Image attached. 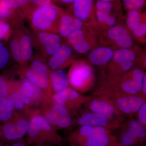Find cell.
Segmentation results:
<instances>
[{"mask_svg": "<svg viewBox=\"0 0 146 146\" xmlns=\"http://www.w3.org/2000/svg\"><path fill=\"white\" fill-rule=\"evenodd\" d=\"M63 9L57 5L47 7L34 6L27 18L34 32L58 33L59 21Z\"/></svg>", "mask_w": 146, "mask_h": 146, "instance_id": "1", "label": "cell"}, {"mask_svg": "<svg viewBox=\"0 0 146 146\" xmlns=\"http://www.w3.org/2000/svg\"><path fill=\"white\" fill-rule=\"evenodd\" d=\"M144 75L140 68H133L119 78L106 82L99 90L123 95H141Z\"/></svg>", "mask_w": 146, "mask_h": 146, "instance_id": "2", "label": "cell"}, {"mask_svg": "<svg viewBox=\"0 0 146 146\" xmlns=\"http://www.w3.org/2000/svg\"><path fill=\"white\" fill-rule=\"evenodd\" d=\"M27 133L29 144L59 145L62 143L61 137L42 115H35L31 118Z\"/></svg>", "mask_w": 146, "mask_h": 146, "instance_id": "3", "label": "cell"}, {"mask_svg": "<svg viewBox=\"0 0 146 146\" xmlns=\"http://www.w3.org/2000/svg\"><path fill=\"white\" fill-rule=\"evenodd\" d=\"M68 76L70 84L77 91L86 92L94 85V71L90 65L82 60L73 63Z\"/></svg>", "mask_w": 146, "mask_h": 146, "instance_id": "4", "label": "cell"}, {"mask_svg": "<svg viewBox=\"0 0 146 146\" xmlns=\"http://www.w3.org/2000/svg\"><path fill=\"white\" fill-rule=\"evenodd\" d=\"M117 138L111 135L108 129L94 127V130L87 134H80L76 131L69 138L71 146H106Z\"/></svg>", "mask_w": 146, "mask_h": 146, "instance_id": "5", "label": "cell"}, {"mask_svg": "<svg viewBox=\"0 0 146 146\" xmlns=\"http://www.w3.org/2000/svg\"><path fill=\"white\" fill-rule=\"evenodd\" d=\"M110 99L123 115L131 116L138 113L146 99L141 95H127L103 91L96 93Z\"/></svg>", "mask_w": 146, "mask_h": 146, "instance_id": "6", "label": "cell"}, {"mask_svg": "<svg viewBox=\"0 0 146 146\" xmlns=\"http://www.w3.org/2000/svg\"><path fill=\"white\" fill-rule=\"evenodd\" d=\"M96 95V97H91L85 103L89 110L104 115L117 127H119L123 120V115L108 98L102 95Z\"/></svg>", "mask_w": 146, "mask_h": 146, "instance_id": "7", "label": "cell"}, {"mask_svg": "<svg viewBox=\"0 0 146 146\" xmlns=\"http://www.w3.org/2000/svg\"><path fill=\"white\" fill-rule=\"evenodd\" d=\"M34 46L44 57H50L64 44L58 33L47 32H34L32 34Z\"/></svg>", "mask_w": 146, "mask_h": 146, "instance_id": "8", "label": "cell"}, {"mask_svg": "<svg viewBox=\"0 0 146 146\" xmlns=\"http://www.w3.org/2000/svg\"><path fill=\"white\" fill-rule=\"evenodd\" d=\"M52 102L66 108L70 112L74 111L89 100L90 97L84 96L73 88L68 87L56 92L52 96Z\"/></svg>", "mask_w": 146, "mask_h": 146, "instance_id": "9", "label": "cell"}, {"mask_svg": "<svg viewBox=\"0 0 146 146\" xmlns=\"http://www.w3.org/2000/svg\"><path fill=\"white\" fill-rule=\"evenodd\" d=\"M48 107L44 110L42 116L50 124L59 128L70 126L72 120L66 108L55 103Z\"/></svg>", "mask_w": 146, "mask_h": 146, "instance_id": "10", "label": "cell"}, {"mask_svg": "<svg viewBox=\"0 0 146 146\" xmlns=\"http://www.w3.org/2000/svg\"><path fill=\"white\" fill-rule=\"evenodd\" d=\"M5 122L2 128V134L6 140L15 141L21 139L28 132L29 122L23 117L15 116Z\"/></svg>", "mask_w": 146, "mask_h": 146, "instance_id": "11", "label": "cell"}, {"mask_svg": "<svg viewBox=\"0 0 146 146\" xmlns=\"http://www.w3.org/2000/svg\"><path fill=\"white\" fill-rule=\"evenodd\" d=\"M85 27L73 32L66 38L68 44L80 54H84L91 50L93 43L91 42L89 29Z\"/></svg>", "mask_w": 146, "mask_h": 146, "instance_id": "12", "label": "cell"}, {"mask_svg": "<svg viewBox=\"0 0 146 146\" xmlns=\"http://www.w3.org/2000/svg\"><path fill=\"white\" fill-rule=\"evenodd\" d=\"M106 35L109 41L120 48H130L133 40L128 31L121 25H115L107 29Z\"/></svg>", "mask_w": 146, "mask_h": 146, "instance_id": "13", "label": "cell"}, {"mask_svg": "<svg viewBox=\"0 0 146 146\" xmlns=\"http://www.w3.org/2000/svg\"><path fill=\"white\" fill-rule=\"evenodd\" d=\"M82 21L75 18L67 10L63 9L58 29V34L66 39L73 32L80 29L84 27Z\"/></svg>", "mask_w": 146, "mask_h": 146, "instance_id": "14", "label": "cell"}, {"mask_svg": "<svg viewBox=\"0 0 146 146\" xmlns=\"http://www.w3.org/2000/svg\"><path fill=\"white\" fill-rule=\"evenodd\" d=\"M94 10V0H74L67 10L84 23L92 18Z\"/></svg>", "mask_w": 146, "mask_h": 146, "instance_id": "15", "label": "cell"}, {"mask_svg": "<svg viewBox=\"0 0 146 146\" xmlns=\"http://www.w3.org/2000/svg\"><path fill=\"white\" fill-rule=\"evenodd\" d=\"M72 47L64 43L54 54L50 56L48 66L51 71L62 70L72 60Z\"/></svg>", "mask_w": 146, "mask_h": 146, "instance_id": "16", "label": "cell"}, {"mask_svg": "<svg viewBox=\"0 0 146 146\" xmlns=\"http://www.w3.org/2000/svg\"><path fill=\"white\" fill-rule=\"evenodd\" d=\"M21 50V66L23 69L29 61L32 59L33 54V45L32 35L30 34L25 28L22 26L18 30Z\"/></svg>", "mask_w": 146, "mask_h": 146, "instance_id": "17", "label": "cell"}, {"mask_svg": "<svg viewBox=\"0 0 146 146\" xmlns=\"http://www.w3.org/2000/svg\"><path fill=\"white\" fill-rule=\"evenodd\" d=\"M77 123L80 126L102 127L108 129L118 128L104 115L92 112L82 115L78 119Z\"/></svg>", "mask_w": 146, "mask_h": 146, "instance_id": "18", "label": "cell"}, {"mask_svg": "<svg viewBox=\"0 0 146 146\" xmlns=\"http://www.w3.org/2000/svg\"><path fill=\"white\" fill-rule=\"evenodd\" d=\"M114 51L109 47L101 46L94 49L89 53V61L96 66L106 65L112 60Z\"/></svg>", "mask_w": 146, "mask_h": 146, "instance_id": "19", "label": "cell"}, {"mask_svg": "<svg viewBox=\"0 0 146 146\" xmlns=\"http://www.w3.org/2000/svg\"><path fill=\"white\" fill-rule=\"evenodd\" d=\"M5 6L13 9L19 17L27 18L34 6L29 0H0Z\"/></svg>", "mask_w": 146, "mask_h": 146, "instance_id": "20", "label": "cell"}, {"mask_svg": "<svg viewBox=\"0 0 146 146\" xmlns=\"http://www.w3.org/2000/svg\"><path fill=\"white\" fill-rule=\"evenodd\" d=\"M49 79L51 89L56 93L67 89L70 84L68 75L62 70L51 71Z\"/></svg>", "mask_w": 146, "mask_h": 146, "instance_id": "21", "label": "cell"}, {"mask_svg": "<svg viewBox=\"0 0 146 146\" xmlns=\"http://www.w3.org/2000/svg\"><path fill=\"white\" fill-rule=\"evenodd\" d=\"M26 78L35 84L42 90L51 91L49 77L36 72L29 68L23 69Z\"/></svg>", "mask_w": 146, "mask_h": 146, "instance_id": "22", "label": "cell"}, {"mask_svg": "<svg viewBox=\"0 0 146 146\" xmlns=\"http://www.w3.org/2000/svg\"><path fill=\"white\" fill-rule=\"evenodd\" d=\"M141 145L146 142V127L138 119H130L124 125Z\"/></svg>", "mask_w": 146, "mask_h": 146, "instance_id": "23", "label": "cell"}, {"mask_svg": "<svg viewBox=\"0 0 146 146\" xmlns=\"http://www.w3.org/2000/svg\"><path fill=\"white\" fill-rule=\"evenodd\" d=\"M136 58V54L129 48H120L114 51L111 61L112 64L119 65L123 63L133 62Z\"/></svg>", "mask_w": 146, "mask_h": 146, "instance_id": "24", "label": "cell"}, {"mask_svg": "<svg viewBox=\"0 0 146 146\" xmlns=\"http://www.w3.org/2000/svg\"><path fill=\"white\" fill-rule=\"evenodd\" d=\"M91 18H94V21L98 23L100 25L104 27L107 29L115 26L117 22V19L115 15L102 12L95 8Z\"/></svg>", "mask_w": 146, "mask_h": 146, "instance_id": "25", "label": "cell"}, {"mask_svg": "<svg viewBox=\"0 0 146 146\" xmlns=\"http://www.w3.org/2000/svg\"><path fill=\"white\" fill-rule=\"evenodd\" d=\"M14 108L11 102L6 98H0V120L9 121L13 117Z\"/></svg>", "mask_w": 146, "mask_h": 146, "instance_id": "26", "label": "cell"}, {"mask_svg": "<svg viewBox=\"0 0 146 146\" xmlns=\"http://www.w3.org/2000/svg\"><path fill=\"white\" fill-rule=\"evenodd\" d=\"M95 9L104 13H109L115 15L116 13L121 12V5L115 3L106 2L98 0L94 6Z\"/></svg>", "mask_w": 146, "mask_h": 146, "instance_id": "27", "label": "cell"}, {"mask_svg": "<svg viewBox=\"0 0 146 146\" xmlns=\"http://www.w3.org/2000/svg\"><path fill=\"white\" fill-rule=\"evenodd\" d=\"M117 141L121 146H136L141 145L125 125L120 133L119 140Z\"/></svg>", "mask_w": 146, "mask_h": 146, "instance_id": "28", "label": "cell"}, {"mask_svg": "<svg viewBox=\"0 0 146 146\" xmlns=\"http://www.w3.org/2000/svg\"><path fill=\"white\" fill-rule=\"evenodd\" d=\"M29 68L33 71L43 75L49 77L50 70L43 58L37 55L32 59Z\"/></svg>", "mask_w": 146, "mask_h": 146, "instance_id": "29", "label": "cell"}, {"mask_svg": "<svg viewBox=\"0 0 146 146\" xmlns=\"http://www.w3.org/2000/svg\"><path fill=\"white\" fill-rule=\"evenodd\" d=\"M20 83L18 82L15 88L11 92L7 98L11 102L14 109L18 110H23L25 109L27 106L23 101V98L19 91Z\"/></svg>", "mask_w": 146, "mask_h": 146, "instance_id": "30", "label": "cell"}, {"mask_svg": "<svg viewBox=\"0 0 146 146\" xmlns=\"http://www.w3.org/2000/svg\"><path fill=\"white\" fill-rule=\"evenodd\" d=\"M10 48L13 59L21 65V50L20 36L18 30L17 31L10 42Z\"/></svg>", "mask_w": 146, "mask_h": 146, "instance_id": "31", "label": "cell"}, {"mask_svg": "<svg viewBox=\"0 0 146 146\" xmlns=\"http://www.w3.org/2000/svg\"><path fill=\"white\" fill-rule=\"evenodd\" d=\"M142 16L140 10L127 11L126 17V22L128 29L129 30L133 31L141 21Z\"/></svg>", "mask_w": 146, "mask_h": 146, "instance_id": "32", "label": "cell"}, {"mask_svg": "<svg viewBox=\"0 0 146 146\" xmlns=\"http://www.w3.org/2000/svg\"><path fill=\"white\" fill-rule=\"evenodd\" d=\"M36 85L27 78L20 83L19 88L20 92L24 97L31 100V103L34 95Z\"/></svg>", "mask_w": 146, "mask_h": 146, "instance_id": "33", "label": "cell"}, {"mask_svg": "<svg viewBox=\"0 0 146 146\" xmlns=\"http://www.w3.org/2000/svg\"><path fill=\"white\" fill-rule=\"evenodd\" d=\"M16 82L9 81L0 76V98H7L15 87Z\"/></svg>", "mask_w": 146, "mask_h": 146, "instance_id": "34", "label": "cell"}, {"mask_svg": "<svg viewBox=\"0 0 146 146\" xmlns=\"http://www.w3.org/2000/svg\"><path fill=\"white\" fill-rule=\"evenodd\" d=\"M123 4L127 11L140 10L146 5V0H129Z\"/></svg>", "mask_w": 146, "mask_h": 146, "instance_id": "35", "label": "cell"}, {"mask_svg": "<svg viewBox=\"0 0 146 146\" xmlns=\"http://www.w3.org/2000/svg\"><path fill=\"white\" fill-rule=\"evenodd\" d=\"M142 18L143 16L139 23L132 31L133 35L138 38H142L146 35V22Z\"/></svg>", "mask_w": 146, "mask_h": 146, "instance_id": "36", "label": "cell"}, {"mask_svg": "<svg viewBox=\"0 0 146 146\" xmlns=\"http://www.w3.org/2000/svg\"><path fill=\"white\" fill-rule=\"evenodd\" d=\"M10 26L3 21H0V40L7 39L10 36Z\"/></svg>", "mask_w": 146, "mask_h": 146, "instance_id": "37", "label": "cell"}, {"mask_svg": "<svg viewBox=\"0 0 146 146\" xmlns=\"http://www.w3.org/2000/svg\"><path fill=\"white\" fill-rule=\"evenodd\" d=\"M13 16H18L13 9L5 6L0 2V19H7Z\"/></svg>", "mask_w": 146, "mask_h": 146, "instance_id": "38", "label": "cell"}, {"mask_svg": "<svg viewBox=\"0 0 146 146\" xmlns=\"http://www.w3.org/2000/svg\"><path fill=\"white\" fill-rule=\"evenodd\" d=\"M9 59V54L6 48L4 47L2 51L0 52V69L5 67Z\"/></svg>", "mask_w": 146, "mask_h": 146, "instance_id": "39", "label": "cell"}, {"mask_svg": "<svg viewBox=\"0 0 146 146\" xmlns=\"http://www.w3.org/2000/svg\"><path fill=\"white\" fill-rule=\"evenodd\" d=\"M137 115L138 121L146 127V102L139 110Z\"/></svg>", "mask_w": 146, "mask_h": 146, "instance_id": "40", "label": "cell"}, {"mask_svg": "<svg viewBox=\"0 0 146 146\" xmlns=\"http://www.w3.org/2000/svg\"><path fill=\"white\" fill-rule=\"evenodd\" d=\"M33 5L40 7H47L52 5H57L54 0H35Z\"/></svg>", "mask_w": 146, "mask_h": 146, "instance_id": "41", "label": "cell"}, {"mask_svg": "<svg viewBox=\"0 0 146 146\" xmlns=\"http://www.w3.org/2000/svg\"><path fill=\"white\" fill-rule=\"evenodd\" d=\"M56 5V3L63 5H68L69 7L74 2V0H54Z\"/></svg>", "mask_w": 146, "mask_h": 146, "instance_id": "42", "label": "cell"}, {"mask_svg": "<svg viewBox=\"0 0 146 146\" xmlns=\"http://www.w3.org/2000/svg\"><path fill=\"white\" fill-rule=\"evenodd\" d=\"M141 95L146 99V74L144 75L143 83Z\"/></svg>", "mask_w": 146, "mask_h": 146, "instance_id": "43", "label": "cell"}, {"mask_svg": "<svg viewBox=\"0 0 146 146\" xmlns=\"http://www.w3.org/2000/svg\"><path fill=\"white\" fill-rule=\"evenodd\" d=\"M106 146H121L117 141V139L115 140Z\"/></svg>", "mask_w": 146, "mask_h": 146, "instance_id": "44", "label": "cell"}, {"mask_svg": "<svg viewBox=\"0 0 146 146\" xmlns=\"http://www.w3.org/2000/svg\"><path fill=\"white\" fill-rule=\"evenodd\" d=\"M10 146H25L22 143L18 142V143H15L12 144Z\"/></svg>", "mask_w": 146, "mask_h": 146, "instance_id": "45", "label": "cell"}, {"mask_svg": "<svg viewBox=\"0 0 146 146\" xmlns=\"http://www.w3.org/2000/svg\"><path fill=\"white\" fill-rule=\"evenodd\" d=\"M112 1H113V2L114 3H115L117 4L121 5V0H112Z\"/></svg>", "mask_w": 146, "mask_h": 146, "instance_id": "46", "label": "cell"}, {"mask_svg": "<svg viewBox=\"0 0 146 146\" xmlns=\"http://www.w3.org/2000/svg\"><path fill=\"white\" fill-rule=\"evenodd\" d=\"M4 46L1 43H0V52L2 51V50Z\"/></svg>", "mask_w": 146, "mask_h": 146, "instance_id": "47", "label": "cell"}, {"mask_svg": "<svg viewBox=\"0 0 146 146\" xmlns=\"http://www.w3.org/2000/svg\"><path fill=\"white\" fill-rule=\"evenodd\" d=\"M29 1L30 2V3L32 5H33V4H34L35 1V0H29ZM34 6V5H33Z\"/></svg>", "mask_w": 146, "mask_h": 146, "instance_id": "48", "label": "cell"}, {"mask_svg": "<svg viewBox=\"0 0 146 146\" xmlns=\"http://www.w3.org/2000/svg\"><path fill=\"white\" fill-rule=\"evenodd\" d=\"M143 64L144 66H145V68L146 69V58L144 60Z\"/></svg>", "mask_w": 146, "mask_h": 146, "instance_id": "49", "label": "cell"}, {"mask_svg": "<svg viewBox=\"0 0 146 146\" xmlns=\"http://www.w3.org/2000/svg\"><path fill=\"white\" fill-rule=\"evenodd\" d=\"M136 146H146V145H145V144H143V145H139Z\"/></svg>", "mask_w": 146, "mask_h": 146, "instance_id": "50", "label": "cell"}, {"mask_svg": "<svg viewBox=\"0 0 146 146\" xmlns=\"http://www.w3.org/2000/svg\"><path fill=\"white\" fill-rule=\"evenodd\" d=\"M39 146H43V145H39Z\"/></svg>", "mask_w": 146, "mask_h": 146, "instance_id": "51", "label": "cell"}]
</instances>
